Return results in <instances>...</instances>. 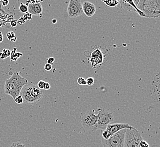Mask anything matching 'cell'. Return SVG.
Segmentation results:
<instances>
[{"label":"cell","instance_id":"6da1fadb","mask_svg":"<svg viewBox=\"0 0 160 147\" xmlns=\"http://www.w3.org/2000/svg\"><path fill=\"white\" fill-rule=\"evenodd\" d=\"M28 84V80L22 77L18 72H14L11 77L6 80L4 85V91L6 95H10L12 98L20 95L22 89Z\"/></svg>","mask_w":160,"mask_h":147},{"label":"cell","instance_id":"7a4b0ae2","mask_svg":"<svg viewBox=\"0 0 160 147\" xmlns=\"http://www.w3.org/2000/svg\"><path fill=\"white\" fill-rule=\"evenodd\" d=\"M148 18H156L160 16V0H142L136 6Z\"/></svg>","mask_w":160,"mask_h":147},{"label":"cell","instance_id":"3957f363","mask_svg":"<svg viewBox=\"0 0 160 147\" xmlns=\"http://www.w3.org/2000/svg\"><path fill=\"white\" fill-rule=\"evenodd\" d=\"M23 98V102L34 104L39 101L43 96V91L37 86L32 84H27L23 87L20 93Z\"/></svg>","mask_w":160,"mask_h":147},{"label":"cell","instance_id":"277c9868","mask_svg":"<svg viewBox=\"0 0 160 147\" xmlns=\"http://www.w3.org/2000/svg\"><path fill=\"white\" fill-rule=\"evenodd\" d=\"M97 114L94 110L88 111L82 116L81 122L83 130L88 132H94L97 130Z\"/></svg>","mask_w":160,"mask_h":147},{"label":"cell","instance_id":"5b68a950","mask_svg":"<svg viewBox=\"0 0 160 147\" xmlns=\"http://www.w3.org/2000/svg\"><path fill=\"white\" fill-rule=\"evenodd\" d=\"M142 140L141 133L137 129H127L124 147H140L139 144Z\"/></svg>","mask_w":160,"mask_h":147},{"label":"cell","instance_id":"8992f818","mask_svg":"<svg viewBox=\"0 0 160 147\" xmlns=\"http://www.w3.org/2000/svg\"><path fill=\"white\" fill-rule=\"evenodd\" d=\"M127 129L122 130L114 134L108 140L102 138L103 147H124V138Z\"/></svg>","mask_w":160,"mask_h":147},{"label":"cell","instance_id":"52a82bcc","mask_svg":"<svg viewBox=\"0 0 160 147\" xmlns=\"http://www.w3.org/2000/svg\"><path fill=\"white\" fill-rule=\"evenodd\" d=\"M97 116V130H105L108 125L110 124L114 120L113 114L109 111H104L101 109H98Z\"/></svg>","mask_w":160,"mask_h":147},{"label":"cell","instance_id":"ba28073f","mask_svg":"<svg viewBox=\"0 0 160 147\" xmlns=\"http://www.w3.org/2000/svg\"><path fill=\"white\" fill-rule=\"evenodd\" d=\"M105 58V53L103 52L101 48L96 47V49H92L89 59L92 68L94 69L99 68L104 61Z\"/></svg>","mask_w":160,"mask_h":147},{"label":"cell","instance_id":"9c48e42d","mask_svg":"<svg viewBox=\"0 0 160 147\" xmlns=\"http://www.w3.org/2000/svg\"><path fill=\"white\" fill-rule=\"evenodd\" d=\"M68 17L71 18H74L81 16L83 14L82 3L80 0H71L68 4Z\"/></svg>","mask_w":160,"mask_h":147},{"label":"cell","instance_id":"30bf717a","mask_svg":"<svg viewBox=\"0 0 160 147\" xmlns=\"http://www.w3.org/2000/svg\"><path fill=\"white\" fill-rule=\"evenodd\" d=\"M28 6V12L33 16H40L43 12V7L40 1H28L26 2Z\"/></svg>","mask_w":160,"mask_h":147},{"label":"cell","instance_id":"8fae6325","mask_svg":"<svg viewBox=\"0 0 160 147\" xmlns=\"http://www.w3.org/2000/svg\"><path fill=\"white\" fill-rule=\"evenodd\" d=\"M119 3H120L122 8L123 9L125 10L126 11L137 12L140 17L143 18H146L144 14L138 9L136 5L134 3L133 1L122 0L119 1Z\"/></svg>","mask_w":160,"mask_h":147},{"label":"cell","instance_id":"7c38bea8","mask_svg":"<svg viewBox=\"0 0 160 147\" xmlns=\"http://www.w3.org/2000/svg\"><path fill=\"white\" fill-rule=\"evenodd\" d=\"M135 129L134 127L129 125L128 123H110L108 125L106 130L110 133L111 135L117 133L122 130L124 129Z\"/></svg>","mask_w":160,"mask_h":147},{"label":"cell","instance_id":"4fadbf2b","mask_svg":"<svg viewBox=\"0 0 160 147\" xmlns=\"http://www.w3.org/2000/svg\"><path fill=\"white\" fill-rule=\"evenodd\" d=\"M82 8L83 13L88 17H92L96 13V6L89 1H84L83 3H82Z\"/></svg>","mask_w":160,"mask_h":147},{"label":"cell","instance_id":"5bb4252c","mask_svg":"<svg viewBox=\"0 0 160 147\" xmlns=\"http://www.w3.org/2000/svg\"><path fill=\"white\" fill-rule=\"evenodd\" d=\"M22 56H23V54L21 53L17 52V48H14L12 49V51L10 54L11 59L14 61H16L18 59L21 58Z\"/></svg>","mask_w":160,"mask_h":147},{"label":"cell","instance_id":"9a60e30c","mask_svg":"<svg viewBox=\"0 0 160 147\" xmlns=\"http://www.w3.org/2000/svg\"><path fill=\"white\" fill-rule=\"evenodd\" d=\"M102 1L103 2H104L107 6H109V7H116L119 4V1H116V0H115V1H112V0L103 1V0H102Z\"/></svg>","mask_w":160,"mask_h":147},{"label":"cell","instance_id":"2e32d148","mask_svg":"<svg viewBox=\"0 0 160 147\" xmlns=\"http://www.w3.org/2000/svg\"><path fill=\"white\" fill-rule=\"evenodd\" d=\"M6 37H7L8 40L12 41V42H15L17 40V37H16V35L13 31L8 32L6 34Z\"/></svg>","mask_w":160,"mask_h":147},{"label":"cell","instance_id":"e0dca14e","mask_svg":"<svg viewBox=\"0 0 160 147\" xmlns=\"http://www.w3.org/2000/svg\"><path fill=\"white\" fill-rule=\"evenodd\" d=\"M10 54H11V52L9 49H3L2 52L0 53V58L2 59H5L9 56H10Z\"/></svg>","mask_w":160,"mask_h":147},{"label":"cell","instance_id":"ac0fdd59","mask_svg":"<svg viewBox=\"0 0 160 147\" xmlns=\"http://www.w3.org/2000/svg\"><path fill=\"white\" fill-rule=\"evenodd\" d=\"M111 136L112 135L110 134V133L106 130H103L102 133V138L105 140H108L111 137Z\"/></svg>","mask_w":160,"mask_h":147},{"label":"cell","instance_id":"d6986e66","mask_svg":"<svg viewBox=\"0 0 160 147\" xmlns=\"http://www.w3.org/2000/svg\"><path fill=\"white\" fill-rule=\"evenodd\" d=\"M19 10L22 13H27L28 12V6L25 3H21L19 6Z\"/></svg>","mask_w":160,"mask_h":147},{"label":"cell","instance_id":"ffe728a7","mask_svg":"<svg viewBox=\"0 0 160 147\" xmlns=\"http://www.w3.org/2000/svg\"><path fill=\"white\" fill-rule=\"evenodd\" d=\"M10 147H26L25 144L22 143L19 141H17L12 143V144L10 145Z\"/></svg>","mask_w":160,"mask_h":147},{"label":"cell","instance_id":"44dd1931","mask_svg":"<svg viewBox=\"0 0 160 147\" xmlns=\"http://www.w3.org/2000/svg\"><path fill=\"white\" fill-rule=\"evenodd\" d=\"M77 83L81 86L86 85V79H85L83 77H80L77 79Z\"/></svg>","mask_w":160,"mask_h":147},{"label":"cell","instance_id":"7402d4cb","mask_svg":"<svg viewBox=\"0 0 160 147\" xmlns=\"http://www.w3.org/2000/svg\"><path fill=\"white\" fill-rule=\"evenodd\" d=\"M86 85L92 86L94 83V79L92 77H89L86 80Z\"/></svg>","mask_w":160,"mask_h":147},{"label":"cell","instance_id":"603a6c76","mask_svg":"<svg viewBox=\"0 0 160 147\" xmlns=\"http://www.w3.org/2000/svg\"><path fill=\"white\" fill-rule=\"evenodd\" d=\"M45 84H46V82H44L43 80H40L38 83L37 87L41 90H44V87H45Z\"/></svg>","mask_w":160,"mask_h":147},{"label":"cell","instance_id":"cb8c5ba5","mask_svg":"<svg viewBox=\"0 0 160 147\" xmlns=\"http://www.w3.org/2000/svg\"><path fill=\"white\" fill-rule=\"evenodd\" d=\"M14 100L17 104H21L23 102V98L22 97L21 95H19L18 96H17L16 98H14Z\"/></svg>","mask_w":160,"mask_h":147},{"label":"cell","instance_id":"d4e9b609","mask_svg":"<svg viewBox=\"0 0 160 147\" xmlns=\"http://www.w3.org/2000/svg\"><path fill=\"white\" fill-rule=\"evenodd\" d=\"M139 146L140 147H150L149 144L144 140H142V141L140 142Z\"/></svg>","mask_w":160,"mask_h":147},{"label":"cell","instance_id":"484cf974","mask_svg":"<svg viewBox=\"0 0 160 147\" xmlns=\"http://www.w3.org/2000/svg\"><path fill=\"white\" fill-rule=\"evenodd\" d=\"M52 69V65L51 64H46L44 66V69L45 70L49 71L51 70V69Z\"/></svg>","mask_w":160,"mask_h":147},{"label":"cell","instance_id":"4316f807","mask_svg":"<svg viewBox=\"0 0 160 147\" xmlns=\"http://www.w3.org/2000/svg\"><path fill=\"white\" fill-rule=\"evenodd\" d=\"M54 61H55V58H53V57H49V58L47 59V64L52 65L53 64V63L54 62Z\"/></svg>","mask_w":160,"mask_h":147},{"label":"cell","instance_id":"83f0119b","mask_svg":"<svg viewBox=\"0 0 160 147\" xmlns=\"http://www.w3.org/2000/svg\"><path fill=\"white\" fill-rule=\"evenodd\" d=\"M18 21H16V20H13L12 21L10 22V25H11V26L12 27H16L17 25H18Z\"/></svg>","mask_w":160,"mask_h":147},{"label":"cell","instance_id":"f1b7e54d","mask_svg":"<svg viewBox=\"0 0 160 147\" xmlns=\"http://www.w3.org/2000/svg\"><path fill=\"white\" fill-rule=\"evenodd\" d=\"M51 88V86L49 84V83L48 82H46V84H45V87H44V90H48L50 89Z\"/></svg>","mask_w":160,"mask_h":147},{"label":"cell","instance_id":"f546056e","mask_svg":"<svg viewBox=\"0 0 160 147\" xmlns=\"http://www.w3.org/2000/svg\"><path fill=\"white\" fill-rule=\"evenodd\" d=\"M9 1L4 0V1H2V6H6L9 4Z\"/></svg>","mask_w":160,"mask_h":147},{"label":"cell","instance_id":"4dcf8cb0","mask_svg":"<svg viewBox=\"0 0 160 147\" xmlns=\"http://www.w3.org/2000/svg\"><path fill=\"white\" fill-rule=\"evenodd\" d=\"M3 40V36L2 32H0V43H2Z\"/></svg>","mask_w":160,"mask_h":147},{"label":"cell","instance_id":"1f68e13d","mask_svg":"<svg viewBox=\"0 0 160 147\" xmlns=\"http://www.w3.org/2000/svg\"><path fill=\"white\" fill-rule=\"evenodd\" d=\"M52 23H53V24H55V23H56V22H57V21H56V19H52Z\"/></svg>","mask_w":160,"mask_h":147},{"label":"cell","instance_id":"d6a6232c","mask_svg":"<svg viewBox=\"0 0 160 147\" xmlns=\"http://www.w3.org/2000/svg\"><path fill=\"white\" fill-rule=\"evenodd\" d=\"M160 147L158 145H152V147Z\"/></svg>","mask_w":160,"mask_h":147}]
</instances>
